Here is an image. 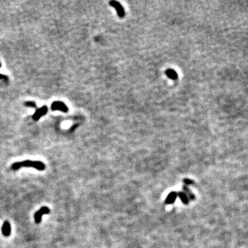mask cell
Returning <instances> with one entry per match:
<instances>
[{"label": "cell", "mask_w": 248, "mask_h": 248, "mask_svg": "<svg viewBox=\"0 0 248 248\" xmlns=\"http://www.w3.org/2000/svg\"><path fill=\"white\" fill-rule=\"evenodd\" d=\"M23 167L26 168H34L39 171L44 170L46 168V165L44 163L41 161H30L26 160L23 161L16 162L11 165V169L13 170H17L18 169Z\"/></svg>", "instance_id": "1"}, {"label": "cell", "mask_w": 248, "mask_h": 248, "mask_svg": "<svg viewBox=\"0 0 248 248\" xmlns=\"http://www.w3.org/2000/svg\"><path fill=\"white\" fill-rule=\"evenodd\" d=\"M25 105L30 108H36V104L34 101H27L25 103Z\"/></svg>", "instance_id": "11"}, {"label": "cell", "mask_w": 248, "mask_h": 248, "mask_svg": "<svg viewBox=\"0 0 248 248\" xmlns=\"http://www.w3.org/2000/svg\"><path fill=\"white\" fill-rule=\"evenodd\" d=\"M2 79H4V80H6V79H7V76L2 75V74H0V80H2Z\"/></svg>", "instance_id": "13"}, {"label": "cell", "mask_w": 248, "mask_h": 248, "mask_svg": "<svg viewBox=\"0 0 248 248\" xmlns=\"http://www.w3.org/2000/svg\"><path fill=\"white\" fill-rule=\"evenodd\" d=\"M2 234L5 236H9L11 234V226L9 221H5L2 228Z\"/></svg>", "instance_id": "6"}, {"label": "cell", "mask_w": 248, "mask_h": 248, "mask_svg": "<svg viewBox=\"0 0 248 248\" xmlns=\"http://www.w3.org/2000/svg\"><path fill=\"white\" fill-rule=\"evenodd\" d=\"M176 197H177V194H176V192H171V193L168 196L167 199H166V201H165L166 204H173V203L175 202Z\"/></svg>", "instance_id": "8"}, {"label": "cell", "mask_w": 248, "mask_h": 248, "mask_svg": "<svg viewBox=\"0 0 248 248\" xmlns=\"http://www.w3.org/2000/svg\"><path fill=\"white\" fill-rule=\"evenodd\" d=\"M109 4L110 6L114 8V9L116 10V11H117V12L118 16L120 18H123L124 16H125V10H124V9L123 8V6H121L119 2H116V1H111L109 2Z\"/></svg>", "instance_id": "2"}, {"label": "cell", "mask_w": 248, "mask_h": 248, "mask_svg": "<svg viewBox=\"0 0 248 248\" xmlns=\"http://www.w3.org/2000/svg\"><path fill=\"white\" fill-rule=\"evenodd\" d=\"M47 112H48V108H47V106H46V105L42 106L35 112L33 115V119L35 121H38L39 119H40L41 117H43L44 115H46Z\"/></svg>", "instance_id": "5"}, {"label": "cell", "mask_w": 248, "mask_h": 248, "mask_svg": "<svg viewBox=\"0 0 248 248\" xmlns=\"http://www.w3.org/2000/svg\"><path fill=\"white\" fill-rule=\"evenodd\" d=\"M51 109L53 111L59 110V111L64 112H68V108L67 107V105L62 101H55L52 103L51 105Z\"/></svg>", "instance_id": "3"}, {"label": "cell", "mask_w": 248, "mask_h": 248, "mask_svg": "<svg viewBox=\"0 0 248 248\" xmlns=\"http://www.w3.org/2000/svg\"><path fill=\"white\" fill-rule=\"evenodd\" d=\"M183 190H184V191L186 192V193H187V194H188V197H189L190 198V199H194V195H193V194H192L191 193V192L189 190H188V188H187V186H185L183 187Z\"/></svg>", "instance_id": "10"}, {"label": "cell", "mask_w": 248, "mask_h": 248, "mask_svg": "<svg viewBox=\"0 0 248 248\" xmlns=\"http://www.w3.org/2000/svg\"><path fill=\"white\" fill-rule=\"evenodd\" d=\"M179 196L180 197L181 200L183 201L184 204H188V198L187 197V195L186 194H184L183 192H179Z\"/></svg>", "instance_id": "9"}, {"label": "cell", "mask_w": 248, "mask_h": 248, "mask_svg": "<svg viewBox=\"0 0 248 248\" xmlns=\"http://www.w3.org/2000/svg\"><path fill=\"white\" fill-rule=\"evenodd\" d=\"M166 75L168 77L171 79L172 80H176L178 79V74L175 70L173 69H168L165 71Z\"/></svg>", "instance_id": "7"}, {"label": "cell", "mask_w": 248, "mask_h": 248, "mask_svg": "<svg viewBox=\"0 0 248 248\" xmlns=\"http://www.w3.org/2000/svg\"><path fill=\"white\" fill-rule=\"evenodd\" d=\"M184 183H186V184H191V183H192V181H190V180H188V179H185L184 180Z\"/></svg>", "instance_id": "12"}, {"label": "cell", "mask_w": 248, "mask_h": 248, "mask_svg": "<svg viewBox=\"0 0 248 248\" xmlns=\"http://www.w3.org/2000/svg\"><path fill=\"white\" fill-rule=\"evenodd\" d=\"M2 67V64H1V63H0V68Z\"/></svg>", "instance_id": "14"}, {"label": "cell", "mask_w": 248, "mask_h": 248, "mask_svg": "<svg viewBox=\"0 0 248 248\" xmlns=\"http://www.w3.org/2000/svg\"><path fill=\"white\" fill-rule=\"evenodd\" d=\"M50 212H51V211H50V209L48 207H42L40 210H38L37 212L35 214V216H34V217H35V223H40L41 221L42 215L46 214H49Z\"/></svg>", "instance_id": "4"}]
</instances>
